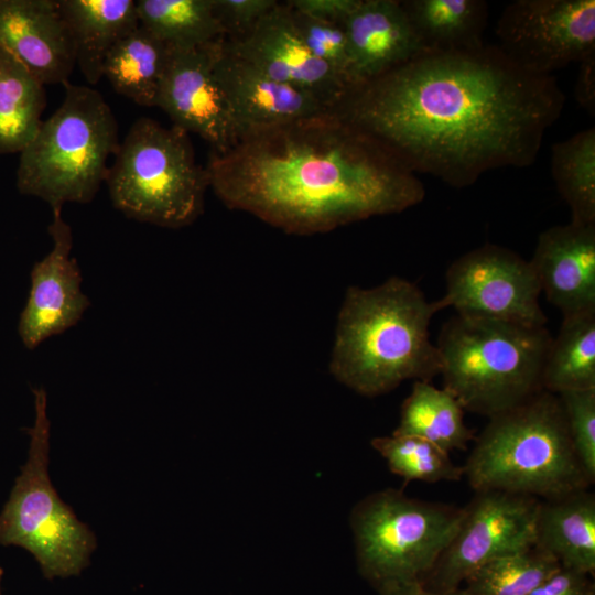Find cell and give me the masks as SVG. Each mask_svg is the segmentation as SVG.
<instances>
[{"instance_id": "cell-30", "label": "cell", "mask_w": 595, "mask_h": 595, "mask_svg": "<svg viewBox=\"0 0 595 595\" xmlns=\"http://www.w3.org/2000/svg\"><path fill=\"white\" fill-rule=\"evenodd\" d=\"M370 444L404 485L411 480L457 482L464 476L463 466L454 464L450 453L421 437L391 434L374 437Z\"/></svg>"}, {"instance_id": "cell-28", "label": "cell", "mask_w": 595, "mask_h": 595, "mask_svg": "<svg viewBox=\"0 0 595 595\" xmlns=\"http://www.w3.org/2000/svg\"><path fill=\"white\" fill-rule=\"evenodd\" d=\"M551 174L569 205L571 221L595 224V129L578 131L552 145Z\"/></svg>"}, {"instance_id": "cell-38", "label": "cell", "mask_w": 595, "mask_h": 595, "mask_svg": "<svg viewBox=\"0 0 595 595\" xmlns=\"http://www.w3.org/2000/svg\"><path fill=\"white\" fill-rule=\"evenodd\" d=\"M3 571L0 567V595H1V582H2Z\"/></svg>"}, {"instance_id": "cell-26", "label": "cell", "mask_w": 595, "mask_h": 595, "mask_svg": "<svg viewBox=\"0 0 595 595\" xmlns=\"http://www.w3.org/2000/svg\"><path fill=\"white\" fill-rule=\"evenodd\" d=\"M595 388V309L563 316L542 372V389L554 394Z\"/></svg>"}, {"instance_id": "cell-6", "label": "cell", "mask_w": 595, "mask_h": 595, "mask_svg": "<svg viewBox=\"0 0 595 595\" xmlns=\"http://www.w3.org/2000/svg\"><path fill=\"white\" fill-rule=\"evenodd\" d=\"M63 85L61 106L42 120L17 169L19 192L52 208L94 199L120 144L116 117L104 97L89 86Z\"/></svg>"}, {"instance_id": "cell-31", "label": "cell", "mask_w": 595, "mask_h": 595, "mask_svg": "<svg viewBox=\"0 0 595 595\" xmlns=\"http://www.w3.org/2000/svg\"><path fill=\"white\" fill-rule=\"evenodd\" d=\"M290 9L295 28L310 52L338 74L349 89L354 88L353 61L343 25L318 21Z\"/></svg>"}, {"instance_id": "cell-10", "label": "cell", "mask_w": 595, "mask_h": 595, "mask_svg": "<svg viewBox=\"0 0 595 595\" xmlns=\"http://www.w3.org/2000/svg\"><path fill=\"white\" fill-rule=\"evenodd\" d=\"M446 289L435 301L439 311L454 307L459 315L545 326L541 288L530 261L493 244L473 249L451 263Z\"/></svg>"}, {"instance_id": "cell-9", "label": "cell", "mask_w": 595, "mask_h": 595, "mask_svg": "<svg viewBox=\"0 0 595 595\" xmlns=\"http://www.w3.org/2000/svg\"><path fill=\"white\" fill-rule=\"evenodd\" d=\"M35 420L28 459L0 512V545L29 551L46 578L79 574L96 548L90 529L58 497L48 476L46 392L33 389Z\"/></svg>"}, {"instance_id": "cell-2", "label": "cell", "mask_w": 595, "mask_h": 595, "mask_svg": "<svg viewBox=\"0 0 595 595\" xmlns=\"http://www.w3.org/2000/svg\"><path fill=\"white\" fill-rule=\"evenodd\" d=\"M205 171L228 208L294 235L398 214L425 196L416 174L333 109L248 131L212 151Z\"/></svg>"}, {"instance_id": "cell-21", "label": "cell", "mask_w": 595, "mask_h": 595, "mask_svg": "<svg viewBox=\"0 0 595 595\" xmlns=\"http://www.w3.org/2000/svg\"><path fill=\"white\" fill-rule=\"evenodd\" d=\"M68 26L76 65L94 85L112 47L139 25L133 0H57Z\"/></svg>"}, {"instance_id": "cell-8", "label": "cell", "mask_w": 595, "mask_h": 595, "mask_svg": "<svg viewBox=\"0 0 595 595\" xmlns=\"http://www.w3.org/2000/svg\"><path fill=\"white\" fill-rule=\"evenodd\" d=\"M463 507L408 497L387 488L367 495L351 509L360 575L377 591L421 582L454 537Z\"/></svg>"}, {"instance_id": "cell-17", "label": "cell", "mask_w": 595, "mask_h": 595, "mask_svg": "<svg viewBox=\"0 0 595 595\" xmlns=\"http://www.w3.org/2000/svg\"><path fill=\"white\" fill-rule=\"evenodd\" d=\"M0 46L43 85L65 84L76 65L57 0H0Z\"/></svg>"}, {"instance_id": "cell-11", "label": "cell", "mask_w": 595, "mask_h": 595, "mask_svg": "<svg viewBox=\"0 0 595 595\" xmlns=\"http://www.w3.org/2000/svg\"><path fill=\"white\" fill-rule=\"evenodd\" d=\"M475 493L463 507L454 537L421 581L428 589H456L486 562L533 547L540 499L499 490Z\"/></svg>"}, {"instance_id": "cell-22", "label": "cell", "mask_w": 595, "mask_h": 595, "mask_svg": "<svg viewBox=\"0 0 595 595\" xmlns=\"http://www.w3.org/2000/svg\"><path fill=\"white\" fill-rule=\"evenodd\" d=\"M423 51L482 46L488 18L484 0L401 1Z\"/></svg>"}, {"instance_id": "cell-7", "label": "cell", "mask_w": 595, "mask_h": 595, "mask_svg": "<svg viewBox=\"0 0 595 595\" xmlns=\"http://www.w3.org/2000/svg\"><path fill=\"white\" fill-rule=\"evenodd\" d=\"M106 183L113 206L126 216L166 228H181L197 219L209 187L188 133L148 117L130 127Z\"/></svg>"}, {"instance_id": "cell-16", "label": "cell", "mask_w": 595, "mask_h": 595, "mask_svg": "<svg viewBox=\"0 0 595 595\" xmlns=\"http://www.w3.org/2000/svg\"><path fill=\"white\" fill-rule=\"evenodd\" d=\"M223 39L216 47L214 74L226 98L239 137L248 131L283 125L332 110L316 96L278 82L234 56L224 48Z\"/></svg>"}, {"instance_id": "cell-3", "label": "cell", "mask_w": 595, "mask_h": 595, "mask_svg": "<svg viewBox=\"0 0 595 595\" xmlns=\"http://www.w3.org/2000/svg\"><path fill=\"white\" fill-rule=\"evenodd\" d=\"M437 312L435 301L404 278L349 286L337 316L329 372L365 397L390 392L410 379L431 381L441 368L429 334Z\"/></svg>"}, {"instance_id": "cell-15", "label": "cell", "mask_w": 595, "mask_h": 595, "mask_svg": "<svg viewBox=\"0 0 595 595\" xmlns=\"http://www.w3.org/2000/svg\"><path fill=\"white\" fill-rule=\"evenodd\" d=\"M52 212L48 232L53 248L31 270L30 292L18 324L19 336L30 350L74 326L90 304L80 288L77 261L71 256V227L61 207Z\"/></svg>"}, {"instance_id": "cell-1", "label": "cell", "mask_w": 595, "mask_h": 595, "mask_svg": "<svg viewBox=\"0 0 595 595\" xmlns=\"http://www.w3.org/2000/svg\"><path fill=\"white\" fill-rule=\"evenodd\" d=\"M565 95L497 45L422 51L349 89L333 108L411 172L462 188L484 173L531 165Z\"/></svg>"}, {"instance_id": "cell-13", "label": "cell", "mask_w": 595, "mask_h": 595, "mask_svg": "<svg viewBox=\"0 0 595 595\" xmlns=\"http://www.w3.org/2000/svg\"><path fill=\"white\" fill-rule=\"evenodd\" d=\"M223 46L269 77L316 96L332 109L349 90L343 78L306 47L286 2H278L245 34L225 36Z\"/></svg>"}, {"instance_id": "cell-32", "label": "cell", "mask_w": 595, "mask_h": 595, "mask_svg": "<svg viewBox=\"0 0 595 595\" xmlns=\"http://www.w3.org/2000/svg\"><path fill=\"white\" fill-rule=\"evenodd\" d=\"M574 452L586 476L595 480V388L558 394Z\"/></svg>"}, {"instance_id": "cell-14", "label": "cell", "mask_w": 595, "mask_h": 595, "mask_svg": "<svg viewBox=\"0 0 595 595\" xmlns=\"http://www.w3.org/2000/svg\"><path fill=\"white\" fill-rule=\"evenodd\" d=\"M190 50H170L160 84V107L184 131L206 140L212 151L223 153L238 140V130L214 74L217 44Z\"/></svg>"}, {"instance_id": "cell-24", "label": "cell", "mask_w": 595, "mask_h": 595, "mask_svg": "<svg viewBox=\"0 0 595 595\" xmlns=\"http://www.w3.org/2000/svg\"><path fill=\"white\" fill-rule=\"evenodd\" d=\"M169 47L139 25L120 40L104 63L102 77L120 95L140 106H156Z\"/></svg>"}, {"instance_id": "cell-34", "label": "cell", "mask_w": 595, "mask_h": 595, "mask_svg": "<svg viewBox=\"0 0 595 595\" xmlns=\"http://www.w3.org/2000/svg\"><path fill=\"white\" fill-rule=\"evenodd\" d=\"M529 595H595L589 575L560 567Z\"/></svg>"}, {"instance_id": "cell-27", "label": "cell", "mask_w": 595, "mask_h": 595, "mask_svg": "<svg viewBox=\"0 0 595 595\" xmlns=\"http://www.w3.org/2000/svg\"><path fill=\"white\" fill-rule=\"evenodd\" d=\"M136 3L140 25L170 50L202 47L225 36L212 0H138Z\"/></svg>"}, {"instance_id": "cell-25", "label": "cell", "mask_w": 595, "mask_h": 595, "mask_svg": "<svg viewBox=\"0 0 595 595\" xmlns=\"http://www.w3.org/2000/svg\"><path fill=\"white\" fill-rule=\"evenodd\" d=\"M44 85L0 46V154L20 153L35 136L45 107Z\"/></svg>"}, {"instance_id": "cell-18", "label": "cell", "mask_w": 595, "mask_h": 595, "mask_svg": "<svg viewBox=\"0 0 595 595\" xmlns=\"http://www.w3.org/2000/svg\"><path fill=\"white\" fill-rule=\"evenodd\" d=\"M529 261L541 293L563 316L595 309V224L545 229Z\"/></svg>"}, {"instance_id": "cell-33", "label": "cell", "mask_w": 595, "mask_h": 595, "mask_svg": "<svg viewBox=\"0 0 595 595\" xmlns=\"http://www.w3.org/2000/svg\"><path fill=\"white\" fill-rule=\"evenodd\" d=\"M275 0H212L213 10L225 36H238L278 4Z\"/></svg>"}, {"instance_id": "cell-23", "label": "cell", "mask_w": 595, "mask_h": 595, "mask_svg": "<svg viewBox=\"0 0 595 595\" xmlns=\"http://www.w3.org/2000/svg\"><path fill=\"white\" fill-rule=\"evenodd\" d=\"M464 408L446 389L415 380L401 405L393 435L416 436L445 452L465 451L475 432L464 422Z\"/></svg>"}, {"instance_id": "cell-19", "label": "cell", "mask_w": 595, "mask_h": 595, "mask_svg": "<svg viewBox=\"0 0 595 595\" xmlns=\"http://www.w3.org/2000/svg\"><path fill=\"white\" fill-rule=\"evenodd\" d=\"M343 28L351 55L355 87L423 51L398 0H360Z\"/></svg>"}, {"instance_id": "cell-35", "label": "cell", "mask_w": 595, "mask_h": 595, "mask_svg": "<svg viewBox=\"0 0 595 595\" xmlns=\"http://www.w3.org/2000/svg\"><path fill=\"white\" fill-rule=\"evenodd\" d=\"M360 0H291L286 3L295 11L318 21L343 25Z\"/></svg>"}, {"instance_id": "cell-20", "label": "cell", "mask_w": 595, "mask_h": 595, "mask_svg": "<svg viewBox=\"0 0 595 595\" xmlns=\"http://www.w3.org/2000/svg\"><path fill=\"white\" fill-rule=\"evenodd\" d=\"M533 547L561 567L587 575L595 571V496L587 489L540 499Z\"/></svg>"}, {"instance_id": "cell-36", "label": "cell", "mask_w": 595, "mask_h": 595, "mask_svg": "<svg viewBox=\"0 0 595 595\" xmlns=\"http://www.w3.org/2000/svg\"><path fill=\"white\" fill-rule=\"evenodd\" d=\"M578 104L589 113L595 109V54L580 62L575 87Z\"/></svg>"}, {"instance_id": "cell-29", "label": "cell", "mask_w": 595, "mask_h": 595, "mask_svg": "<svg viewBox=\"0 0 595 595\" xmlns=\"http://www.w3.org/2000/svg\"><path fill=\"white\" fill-rule=\"evenodd\" d=\"M549 553L531 547L495 558L464 582L470 595H529L560 569Z\"/></svg>"}, {"instance_id": "cell-4", "label": "cell", "mask_w": 595, "mask_h": 595, "mask_svg": "<svg viewBox=\"0 0 595 595\" xmlns=\"http://www.w3.org/2000/svg\"><path fill=\"white\" fill-rule=\"evenodd\" d=\"M475 491L551 499L592 484L574 452L558 394L541 390L489 418L463 465Z\"/></svg>"}, {"instance_id": "cell-5", "label": "cell", "mask_w": 595, "mask_h": 595, "mask_svg": "<svg viewBox=\"0 0 595 595\" xmlns=\"http://www.w3.org/2000/svg\"><path fill=\"white\" fill-rule=\"evenodd\" d=\"M552 336L545 326L456 314L435 346L444 386L465 411L495 416L542 389Z\"/></svg>"}, {"instance_id": "cell-37", "label": "cell", "mask_w": 595, "mask_h": 595, "mask_svg": "<svg viewBox=\"0 0 595 595\" xmlns=\"http://www.w3.org/2000/svg\"><path fill=\"white\" fill-rule=\"evenodd\" d=\"M379 595H470L465 588H456L447 592L428 589L421 582H409L392 585L378 591Z\"/></svg>"}, {"instance_id": "cell-12", "label": "cell", "mask_w": 595, "mask_h": 595, "mask_svg": "<svg viewBox=\"0 0 595 595\" xmlns=\"http://www.w3.org/2000/svg\"><path fill=\"white\" fill-rule=\"evenodd\" d=\"M497 46L537 75L595 54V0H517L501 12Z\"/></svg>"}]
</instances>
